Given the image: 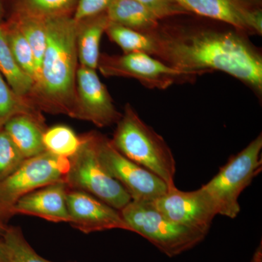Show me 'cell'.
Wrapping results in <instances>:
<instances>
[{
	"label": "cell",
	"mask_w": 262,
	"mask_h": 262,
	"mask_svg": "<svg viewBox=\"0 0 262 262\" xmlns=\"http://www.w3.org/2000/svg\"><path fill=\"white\" fill-rule=\"evenodd\" d=\"M149 33L155 43L152 56L164 63L196 76L220 71L261 95V54L244 33L170 18Z\"/></svg>",
	"instance_id": "obj_1"
},
{
	"label": "cell",
	"mask_w": 262,
	"mask_h": 262,
	"mask_svg": "<svg viewBox=\"0 0 262 262\" xmlns=\"http://www.w3.org/2000/svg\"><path fill=\"white\" fill-rule=\"evenodd\" d=\"M76 34L72 15L47 18V47L31 98L42 113L73 115L80 65Z\"/></svg>",
	"instance_id": "obj_2"
},
{
	"label": "cell",
	"mask_w": 262,
	"mask_h": 262,
	"mask_svg": "<svg viewBox=\"0 0 262 262\" xmlns=\"http://www.w3.org/2000/svg\"><path fill=\"white\" fill-rule=\"evenodd\" d=\"M114 147L131 161L158 176L169 189L176 188V160L165 139L141 120L134 107L127 103L116 123Z\"/></svg>",
	"instance_id": "obj_3"
},
{
	"label": "cell",
	"mask_w": 262,
	"mask_h": 262,
	"mask_svg": "<svg viewBox=\"0 0 262 262\" xmlns=\"http://www.w3.org/2000/svg\"><path fill=\"white\" fill-rule=\"evenodd\" d=\"M120 213L130 232L140 234L168 257L192 249L206 237L168 220L152 201H131Z\"/></svg>",
	"instance_id": "obj_4"
},
{
	"label": "cell",
	"mask_w": 262,
	"mask_h": 262,
	"mask_svg": "<svg viewBox=\"0 0 262 262\" xmlns=\"http://www.w3.org/2000/svg\"><path fill=\"white\" fill-rule=\"evenodd\" d=\"M261 149L260 134L238 154L229 158L218 173L202 187L214 203L218 215L230 219L238 215L239 195L261 171Z\"/></svg>",
	"instance_id": "obj_5"
},
{
	"label": "cell",
	"mask_w": 262,
	"mask_h": 262,
	"mask_svg": "<svg viewBox=\"0 0 262 262\" xmlns=\"http://www.w3.org/2000/svg\"><path fill=\"white\" fill-rule=\"evenodd\" d=\"M69 160L65 179L69 189L89 193L120 211L132 201L125 188L100 163L94 132L82 136L80 147Z\"/></svg>",
	"instance_id": "obj_6"
},
{
	"label": "cell",
	"mask_w": 262,
	"mask_h": 262,
	"mask_svg": "<svg viewBox=\"0 0 262 262\" xmlns=\"http://www.w3.org/2000/svg\"><path fill=\"white\" fill-rule=\"evenodd\" d=\"M70 160L46 151L24 160L8 178L0 182V218L8 223L13 207L22 196L58 182H65Z\"/></svg>",
	"instance_id": "obj_7"
},
{
	"label": "cell",
	"mask_w": 262,
	"mask_h": 262,
	"mask_svg": "<svg viewBox=\"0 0 262 262\" xmlns=\"http://www.w3.org/2000/svg\"><path fill=\"white\" fill-rule=\"evenodd\" d=\"M98 69L104 77H127L137 80L149 89L165 90L170 86L195 78L196 75L170 67L144 53L100 55Z\"/></svg>",
	"instance_id": "obj_8"
},
{
	"label": "cell",
	"mask_w": 262,
	"mask_h": 262,
	"mask_svg": "<svg viewBox=\"0 0 262 262\" xmlns=\"http://www.w3.org/2000/svg\"><path fill=\"white\" fill-rule=\"evenodd\" d=\"M94 134L100 163L125 188L132 201H154L170 189L158 176L117 151L106 136L97 132Z\"/></svg>",
	"instance_id": "obj_9"
},
{
	"label": "cell",
	"mask_w": 262,
	"mask_h": 262,
	"mask_svg": "<svg viewBox=\"0 0 262 262\" xmlns=\"http://www.w3.org/2000/svg\"><path fill=\"white\" fill-rule=\"evenodd\" d=\"M152 202L168 220L206 235L218 215L214 203L202 187L189 192L173 188Z\"/></svg>",
	"instance_id": "obj_10"
},
{
	"label": "cell",
	"mask_w": 262,
	"mask_h": 262,
	"mask_svg": "<svg viewBox=\"0 0 262 262\" xmlns=\"http://www.w3.org/2000/svg\"><path fill=\"white\" fill-rule=\"evenodd\" d=\"M122 116L107 88L96 70L79 65L76 78L75 110L72 118L91 122L98 127L116 124Z\"/></svg>",
	"instance_id": "obj_11"
},
{
	"label": "cell",
	"mask_w": 262,
	"mask_h": 262,
	"mask_svg": "<svg viewBox=\"0 0 262 262\" xmlns=\"http://www.w3.org/2000/svg\"><path fill=\"white\" fill-rule=\"evenodd\" d=\"M191 15L227 24L246 34H262L259 5L246 0H175Z\"/></svg>",
	"instance_id": "obj_12"
},
{
	"label": "cell",
	"mask_w": 262,
	"mask_h": 262,
	"mask_svg": "<svg viewBox=\"0 0 262 262\" xmlns=\"http://www.w3.org/2000/svg\"><path fill=\"white\" fill-rule=\"evenodd\" d=\"M67 203L69 223L84 234L115 229L130 232L120 211L89 193L69 189Z\"/></svg>",
	"instance_id": "obj_13"
},
{
	"label": "cell",
	"mask_w": 262,
	"mask_h": 262,
	"mask_svg": "<svg viewBox=\"0 0 262 262\" xmlns=\"http://www.w3.org/2000/svg\"><path fill=\"white\" fill-rule=\"evenodd\" d=\"M65 182H58L36 189L20 198L13 207V215L24 214L39 217L54 223L70 222Z\"/></svg>",
	"instance_id": "obj_14"
},
{
	"label": "cell",
	"mask_w": 262,
	"mask_h": 262,
	"mask_svg": "<svg viewBox=\"0 0 262 262\" xmlns=\"http://www.w3.org/2000/svg\"><path fill=\"white\" fill-rule=\"evenodd\" d=\"M3 128L25 159L46 151L43 135L47 127L43 115H15L5 122Z\"/></svg>",
	"instance_id": "obj_15"
},
{
	"label": "cell",
	"mask_w": 262,
	"mask_h": 262,
	"mask_svg": "<svg viewBox=\"0 0 262 262\" xmlns=\"http://www.w3.org/2000/svg\"><path fill=\"white\" fill-rule=\"evenodd\" d=\"M76 23L79 63L87 68L98 70L101 38L110 24L106 12Z\"/></svg>",
	"instance_id": "obj_16"
},
{
	"label": "cell",
	"mask_w": 262,
	"mask_h": 262,
	"mask_svg": "<svg viewBox=\"0 0 262 262\" xmlns=\"http://www.w3.org/2000/svg\"><path fill=\"white\" fill-rule=\"evenodd\" d=\"M106 14L112 23L144 33L153 32L161 21L149 8L135 0H111Z\"/></svg>",
	"instance_id": "obj_17"
},
{
	"label": "cell",
	"mask_w": 262,
	"mask_h": 262,
	"mask_svg": "<svg viewBox=\"0 0 262 262\" xmlns=\"http://www.w3.org/2000/svg\"><path fill=\"white\" fill-rule=\"evenodd\" d=\"M0 72L15 94L31 100L34 89V80L17 63L2 24H0Z\"/></svg>",
	"instance_id": "obj_18"
},
{
	"label": "cell",
	"mask_w": 262,
	"mask_h": 262,
	"mask_svg": "<svg viewBox=\"0 0 262 262\" xmlns=\"http://www.w3.org/2000/svg\"><path fill=\"white\" fill-rule=\"evenodd\" d=\"M77 0H8V14L49 18L73 15Z\"/></svg>",
	"instance_id": "obj_19"
},
{
	"label": "cell",
	"mask_w": 262,
	"mask_h": 262,
	"mask_svg": "<svg viewBox=\"0 0 262 262\" xmlns=\"http://www.w3.org/2000/svg\"><path fill=\"white\" fill-rule=\"evenodd\" d=\"M1 262H53L39 256L27 242L21 229L8 226L0 236Z\"/></svg>",
	"instance_id": "obj_20"
},
{
	"label": "cell",
	"mask_w": 262,
	"mask_h": 262,
	"mask_svg": "<svg viewBox=\"0 0 262 262\" xmlns=\"http://www.w3.org/2000/svg\"><path fill=\"white\" fill-rule=\"evenodd\" d=\"M6 18L11 19L16 24L20 32L28 41L34 54L37 80L43 57L47 47V18L15 14H8Z\"/></svg>",
	"instance_id": "obj_21"
},
{
	"label": "cell",
	"mask_w": 262,
	"mask_h": 262,
	"mask_svg": "<svg viewBox=\"0 0 262 262\" xmlns=\"http://www.w3.org/2000/svg\"><path fill=\"white\" fill-rule=\"evenodd\" d=\"M105 34L124 53H144L152 56L155 43L150 33H144L110 22Z\"/></svg>",
	"instance_id": "obj_22"
},
{
	"label": "cell",
	"mask_w": 262,
	"mask_h": 262,
	"mask_svg": "<svg viewBox=\"0 0 262 262\" xmlns=\"http://www.w3.org/2000/svg\"><path fill=\"white\" fill-rule=\"evenodd\" d=\"M1 24L17 63L24 72L34 80L35 85L37 78V69L34 54L28 41L11 19L6 18Z\"/></svg>",
	"instance_id": "obj_23"
},
{
	"label": "cell",
	"mask_w": 262,
	"mask_h": 262,
	"mask_svg": "<svg viewBox=\"0 0 262 262\" xmlns=\"http://www.w3.org/2000/svg\"><path fill=\"white\" fill-rule=\"evenodd\" d=\"M82 142V136H79L67 125L49 127L43 135V144L46 151L67 159L77 152Z\"/></svg>",
	"instance_id": "obj_24"
},
{
	"label": "cell",
	"mask_w": 262,
	"mask_h": 262,
	"mask_svg": "<svg viewBox=\"0 0 262 262\" xmlns=\"http://www.w3.org/2000/svg\"><path fill=\"white\" fill-rule=\"evenodd\" d=\"M20 114L42 115L30 100L15 94L0 72V127L4 126L12 117Z\"/></svg>",
	"instance_id": "obj_25"
},
{
	"label": "cell",
	"mask_w": 262,
	"mask_h": 262,
	"mask_svg": "<svg viewBox=\"0 0 262 262\" xmlns=\"http://www.w3.org/2000/svg\"><path fill=\"white\" fill-rule=\"evenodd\" d=\"M25 160L3 127H0V182L15 171Z\"/></svg>",
	"instance_id": "obj_26"
},
{
	"label": "cell",
	"mask_w": 262,
	"mask_h": 262,
	"mask_svg": "<svg viewBox=\"0 0 262 262\" xmlns=\"http://www.w3.org/2000/svg\"><path fill=\"white\" fill-rule=\"evenodd\" d=\"M145 5L155 13L160 20L166 19L189 15L190 13L186 11L175 0H135Z\"/></svg>",
	"instance_id": "obj_27"
},
{
	"label": "cell",
	"mask_w": 262,
	"mask_h": 262,
	"mask_svg": "<svg viewBox=\"0 0 262 262\" xmlns=\"http://www.w3.org/2000/svg\"><path fill=\"white\" fill-rule=\"evenodd\" d=\"M110 3L111 0H77L72 17L79 22L101 14L106 12Z\"/></svg>",
	"instance_id": "obj_28"
},
{
	"label": "cell",
	"mask_w": 262,
	"mask_h": 262,
	"mask_svg": "<svg viewBox=\"0 0 262 262\" xmlns=\"http://www.w3.org/2000/svg\"><path fill=\"white\" fill-rule=\"evenodd\" d=\"M251 262H262V243L256 248Z\"/></svg>",
	"instance_id": "obj_29"
},
{
	"label": "cell",
	"mask_w": 262,
	"mask_h": 262,
	"mask_svg": "<svg viewBox=\"0 0 262 262\" xmlns=\"http://www.w3.org/2000/svg\"><path fill=\"white\" fill-rule=\"evenodd\" d=\"M6 17L7 9L5 0H0V24L5 21Z\"/></svg>",
	"instance_id": "obj_30"
},
{
	"label": "cell",
	"mask_w": 262,
	"mask_h": 262,
	"mask_svg": "<svg viewBox=\"0 0 262 262\" xmlns=\"http://www.w3.org/2000/svg\"><path fill=\"white\" fill-rule=\"evenodd\" d=\"M8 224L0 218V236L5 233V230L8 228Z\"/></svg>",
	"instance_id": "obj_31"
},
{
	"label": "cell",
	"mask_w": 262,
	"mask_h": 262,
	"mask_svg": "<svg viewBox=\"0 0 262 262\" xmlns=\"http://www.w3.org/2000/svg\"><path fill=\"white\" fill-rule=\"evenodd\" d=\"M246 1L250 2V3H254V4H260L261 0H246Z\"/></svg>",
	"instance_id": "obj_32"
},
{
	"label": "cell",
	"mask_w": 262,
	"mask_h": 262,
	"mask_svg": "<svg viewBox=\"0 0 262 262\" xmlns=\"http://www.w3.org/2000/svg\"><path fill=\"white\" fill-rule=\"evenodd\" d=\"M0 262H1V261H0Z\"/></svg>",
	"instance_id": "obj_33"
}]
</instances>
